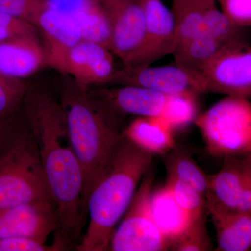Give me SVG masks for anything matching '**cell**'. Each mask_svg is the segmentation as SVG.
I'll return each instance as SVG.
<instances>
[{
	"mask_svg": "<svg viewBox=\"0 0 251 251\" xmlns=\"http://www.w3.org/2000/svg\"><path fill=\"white\" fill-rule=\"evenodd\" d=\"M132 85L170 94L206 92L205 81L198 71L183 66L125 67L116 69L103 86Z\"/></svg>",
	"mask_w": 251,
	"mask_h": 251,
	"instance_id": "9c48e42d",
	"label": "cell"
},
{
	"mask_svg": "<svg viewBox=\"0 0 251 251\" xmlns=\"http://www.w3.org/2000/svg\"><path fill=\"white\" fill-rule=\"evenodd\" d=\"M152 158L151 153L125 137L87 198L88 226L77 251H108L112 234L150 169Z\"/></svg>",
	"mask_w": 251,
	"mask_h": 251,
	"instance_id": "3957f363",
	"label": "cell"
},
{
	"mask_svg": "<svg viewBox=\"0 0 251 251\" xmlns=\"http://www.w3.org/2000/svg\"><path fill=\"white\" fill-rule=\"evenodd\" d=\"M195 122L211 154H251V105L247 99L228 96L196 117Z\"/></svg>",
	"mask_w": 251,
	"mask_h": 251,
	"instance_id": "5b68a950",
	"label": "cell"
},
{
	"mask_svg": "<svg viewBox=\"0 0 251 251\" xmlns=\"http://www.w3.org/2000/svg\"><path fill=\"white\" fill-rule=\"evenodd\" d=\"M41 167L58 216L57 235L68 245L85 224L81 206L83 177L59 100L29 86L23 103Z\"/></svg>",
	"mask_w": 251,
	"mask_h": 251,
	"instance_id": "6da1fadb",
	"label": "cell"
},
{
	"mask_svg": "<svg viewBox=\"0 0 251 251\" xmlns=\"http://www.w3.org/2000/svg\"><path fill=\"white\" fill-rule=\"evenodd\" d=\"M47 6V0H0V11L21 18L35 25Z\"/></svg>",
	"mask_w": 251,
	"mask_h": 251,
	"instance_id": "83f0119b",
	"label": "cell"
},
{
	"mask_svg": "<svg viewBox=\"0 0 251 251\" xmlns=\"http://www.w3.org/2000/svg\"><path fill=\"white\" fill-rule=\"evenodd\" d=\"M211 249L212 244L206 229L205 214L196 218L188 230L170 248L171 250L176 251H206Z\"/></svg>",
	"mask_w": 251,
	"mask_h": 251,
	"instance_id": "484cf974",
	"label": "cell"
},
{
	"mask_svg": "<svg viewBox=\"0 0 251 251\" xmlns=\"http://www.w3.org/2000/svg\"><path fill=\"white\" fill-rule=\"evenodd\" d=\"M29 85L0 73V121L9 119L23 105Z\"/></svg>",
	"mask_w": 251,
	"mask_h": 251,
	"instance_id": "cb8c5ba5",
	"label": "cell"
},
{
	"mask_svg": "<svg viewBox=\"0 0 251 251\" xmlns=\"http://www.w3.org/2000/svg\"><path fill=\"white\" fill-rule=\"evenodd\" d=\"M59 102L68 132L82 169L81 206L85 216L87 198L125 138L121 117L111 111L88 88L61 74Z\"/></svg>",
	"mask_w": 251,
	"mask_h": 251,
	"instance_id": "7a4b0ae2",
	"label": "cell"
},
{
	"mask_svg": "<svg viewBox=\"0 0 251 251\" xmlns=\"http://www.w3.org/2000/svg\"><path fill=\"white\" fill-rule=\"evenodd\" d=\"M67 247L57 237L52 245L28 238H0V251H57Z\"/></svg>",
	"mask_w": 251,
	"mask_h": 251,
	"instance_id": "f1b7e54d",
	"label": "cell"
},
{
	"mask_svg": "<svg viewBox=\"0 0 251 251\" xmlns=\"http://www.w3.org/2000/svg\"><path fill=\"white\" fill-rule=\"evenodd\" d=\"M71 14L80 27L82 40L93 41L108 48L110 23L99 1L85 0L80 7Z\"/></svg>",
	"mask_w": 251,
	"mask_h": 251,
	"instance_id": "44dd1931",
	"label": "cell"
},
{
	"mask_svg": "<svg viewBox=\"0 0 251 251\" xmlns=\"http://www.w3.org/2000/svg\"><path fill=\"white\" fill-rule=\"evenodd\" d=\"M167 168L168 176L184 181L202 196H205L208 188L207 175L204 174L188 153L180 149H175L168 158Z\"/></svg>",
	"mask_w": 251,
	"mask_h": 251,
	"instance_id": "7402d4cb",
	"label": "cell"
},
{
	"mask_svg": "<svg viewBox=\"0 0 251 251\" xmlns=\"http://www.w3.org/2000/svg\"><path fill=\"white\" fill-rule=\"evenodd\" d=\"M108 16L110 34L108 49L125 66L136 62L145 41V15L141 0H101Z\"/></svg>",
	"mask_w": 251,
	"mask_h": 251,
	"instance_id": "ba28073f",
	"label": "cell"
},
{
	"mask_svg": "<svg viewBox=\"0 0 251 251\" xmlns=\"http://www.w3.org/2000/svg\"><path fill=\"white\" fill-rule=\"evenodd\" d=\"M223 13L239 27L251 24V0H220Z\"/></svg>",
	"mask_w": 251,
	"mask_h": 251,
	"instance_id": "4dcf8cb0",
	"label": "cell"
},
{
	"mask_svg": "<svg viewBox=\"0 0 251 251\" xmlns=\"http://www.w3.org/2000/svg\"><path fill=\"white\" fill-rule=\"evenodd\" d=\"M166 184L171 188L175 199L181 207L194 218L204 215L206 199L194 188L176 178L168 176Z\"/></svg>",
	"mask_w": 251,
	"mask_h": 251,
	"instance_id": "4316f807",
	"label": "cell"
},
{
	"mask_svg": "<svg viewBox=\"0 0 251 251\" xmlns=\"http://www.w3.org/2000/svg\"><path fill=\"white\" fill-rule=\"evenodd\" d=\"M57 209L53 201L27 203L0 210V238L19 237L46 242L58 231Z\"/></svg>",
	"mask_w": 251,
	"mask_h": 251,
	"instance_id": "8fae6325",
	"label": "cell"
},
{
	"mask_svg": "<svg viewBox=\"0 0 251 251\" xmlns=\"http://www.w3.org/2000/svg\"><path fill=\"white\" fill-rule=\"evenodd\" d=\"M145 21V41L132 67L149 66L175 50V17L161 0H141Z\"/></svg>",
	"mask_w": 251,
	"mask_h": 251,
	"instance_id": "7c38bea8",
	"label": "cell"
},
{
	"mask_svg": "<svg viewBox=\"0 0 251 251\" xmlns=\"http://www.w3.org/2000/svg\"><path fill=\"white\" fill-rule=\"evenodd\" d=\"M45 67V49L38 36H18L0 43L1 74L24 80Z\"/></svg>",
	"mask_w": 251,
	"mask_h": 251,
	"instance_id": "5bb4252c",
	"label": "cell"
},
{
	"mask_svg": "<svg viewBox=\"0 0 251 251\" xmlns=\"http://www.w3.org/2000/svg\"><path fill=\"white\" fill-rule=\"evenodd\" d=\"M150 208L153 221L169 243L170 248L188 230L196 219L180 206L167 184L151 191Z\"/></svg>",
	"mask_w": 251,
	"mask_h": 251,
	"instance_id": "2e32d148",
	"label": "cell"
},
{
	"mask_svg": "<svg viewBox=\"0 0 251 251\" xmlns=\"http://www.w3.org/2000/svg\"><path fill=\"white\" fill-rule=\"evenodd\" d=\"M35 25L6 13L0 11V43L18 36H38Z\"/></svg>",
	"mask_w": 251,
	"mask_h": 251,
	"instance_id": "f546056e",
	"label": "cell"
},
{
	"mask_svg": "<svg viewBox=\"0 0 251 251\" xmlns=\"http://www.w3.org/2000/svg\"><path fill=\"white\" fill-rule=\"evenodd\" d=\"M237 211L251 213V154L246 158Z\"/></svg>",
	"mask_w": 251,
	"mask_h": 251,
	"instance_id": "1f68e13d",
	"label": "cell"
},
{
	"mask_svg": "<svg viewBox=\"0 0 251 251\" xmlns=\"http://www.w3.org/2000/svg\"><path fill=\"white\" fill-rule=\"evenodd\" d=\"M206 207L216 232L219 251H247L251 247V213L225 207L206 193Z\"/></svg>",
	"mask_w": 251,
	"mask_h": 251,
	"instance_id": "9a60e30c",
	"label": "cell"
},
{
	"mask_svg": "<svg viewBox=\"0 0 251 251\" xmlns=\"http://www.w3.org/2000/svg\"><path fill=\"white\" fill-rule=\"evenodd\" d=\"M245 45L242 41L224 42L202 31L196 38L173 52L176 64L200 71L220 54Z\"/></svg>",
	"mask_w": 251,
	"mask_h": 251,
	"instance_id": "d6986e66",
	"label": "cell"
},
{
	"mask_svg": "<svg viewBox=\"0 0 251 251\" xmlns=\"http://www.w3.org/2000/svg\"><path fill=\"white\" fill-rule=\"evenodd\" d=\"M94 1H99V2H100L101 0H94Z\"/></svg>",
	"mask_w": 251,
	"mask_h": 251,
	"instance_id": "836d02e7",
	"label": "cell"
},
{
	"mask_svg": "<svg viewBox=\"0 0 251 251\" xmlns=\"http://www.w3.org/2000/svg\"><path fill=\"white\" fill-rule=\"evenodd\" d=\"M239 27L216 8L215 3L210 5L204 11L202 31L220 41L227 43L240 41L238 37Z\"/></svg>",
	"mask_w": 251,
	"mask_h": 251,
	"instance_id": "d4e9b609",
	"label": "cell"
},
{
	"mask_svg": "<svg viewBox=\"0 0 251 251\" xmlns=\"http://www.w3.org/2000/svg\"><path fill=\"white\" fill-rule=\"evenodd\" d=\"M119 117L133 115L156 117L161 115L166 94L138 86L120 85L117 87L88 88Z\"/></svg>",
	"mask_w": 251,
	"mask_h": 251,
	"instance_id": "4fadbf2b",
	"label": "cell"
},
{
	"mask_svg": "<svg viewBox=\"0 0 251 251\" xmlns=\"http://www.w3.org/2000/svg\"><path fill=\"white\" fill-rule=\"evenodd\" d=\"M243 160L236 157H225L222 168L216 174L207 175L208 188L206 193L225 207L237 210L243 170L246 158Z\"/></svg>",
	"mask_w": 251,
	"mask_h": 251,
	"instance_id": "ac0fdd59",
	"label": "cell"
},
{
	"mask_svg": "<svg viewBox=\"0 0 251 251\" xmlns=\"http://www.w3.org/2000/svg\"><path fill=\"white\" fill-rule=\"evenodd\" d=\"M44 201H53L30 131L0 156V210Z\"/></svg>",
	"mask_w": 251,
	"mask_h": 251,
	"instance_id": "277c9868",
	"label": "cell"
},
{
	"mask_svg": "<svg viewBox=\"0 0 251 251\" xmlns=\"http://www.w3.org/2000/svg\"><path fill=\"white\" fill-rule=\"evenodd\" d=\"M3 121H0V139H1V136H2L3 131H4V124Z\"/></svg>",
	"mask_w": 251,
	"mask_h": 251,
	"instance_id": "d6a6232c",
	"label": "cell"
},
{
	"mask_svg": "<svg viewBox=\"0 0 251 251\" xmlns=\"http://www.w3.org/2000/svg\"><path fill=\"white\" fill-rule=\"evenodd\" d=\"M44 44L47 67L72 77L82 88L105 85L116 70L106 46L82 40L70 47Z\"/></svg>",
	"mask_w": 251,
	"mask_h": 251,
	"instance_id": "52a82bcc",
	"label": "cell"
},
{
	"mask_svg": "<svg viewBox=\"0 0 251 251\" xmlns=\"http://www.w3.org/2000/svg\"><path fill=\"white\" fill-rule=\"evenodd\" d=\"M173 130L159 115L142 117L130 122L124 130L127 140L151 154H163L175 148Z\"/></svg>",
	"mask_w": 251,
	"mask_h": 251,
	"instance_id": "e0dca14e",
	"label": "cell"
},
{
	"mask_svg": "<svg viewBox=\"0 0 251 251\" xmlns=\"http://www.w3.org/2000/svg\"><path fill=\"white\" fill-rule=\"evenodd\" d=\"M35 26L44 44L70 47L82 40L76 21L64 11L46 6L36 19Z\"/></svg>",
	"mask_w": 251,
	"mask_h": 251,
	"instance_id": "ffe728a7",
	"label": "cell"
},
{
	"mask_svg": "<svg viewBox=\"0 0 251 251\" xmlns=\"http://www.w3.org/2000/svg\"><path fill=\"white\" fill-rule=\"evenodd\" d=\"M154 175L147 172L121 223L114 230L108 251H162L170 244L157 227L150 208Z\"/></svg>",
	"mask_w": 251,
	"mask_h": 251,
	"instance_id": "8992f818",
	"label": "cell"
},
{
	"mask_svg": "<svg viewBox=\"0 0 251 251\" xmlns=\"http://www.w3.org/2000/svg\"><path fill=\"white\" fill-rule=\"evenodd\" d=\"M193 92L167 95L161 116L168 122L172 129H180L196 120L197 104Z\"/></svg>",
	"mask_w": 251,
	"mask_h": 251,
	"instance_id": "603a6c76",
	"label": "cell"
},
{
	"mask_svg": "<svg viewBox=\"0 0 251 251\" xmlns=\"http://www.w3.org/2000/svg\"><path fill=\"white\" fill-rule=\"evenodd\" d=\"M206 92L249 98L251 94V50L245 45L228 50L200 71Z\"/></svg>",
	"mask_w": 251,
	"mask_h": 251,
	"instance_id": "30bf717a",
	"label": "cell"
}]
</instances>
